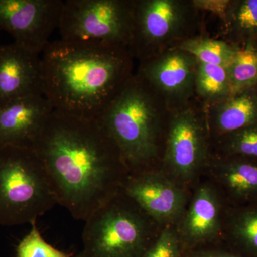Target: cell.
Segmentation results:
<instances>
[{
	"instance_id": "18",
	"label": "cell",
	"mask_w": 257,
	"mask_h": 257,
	"mask_svg": "<svg viewBox=\"0 0 257 257\" xmlns=\"http://www.w3.org/2000/svg\"><path fill=\"white\" fill-rule=\"evenodd\" d=\"M221 35V40L236 48L257 43V0H231Z\"/></svg>"
},
{
	"instance_id": "14",
	"label": "cell",
	"mask_w": 257,
	"mask_h": 257,
	"mask_svg": "<svg viewBox=\"0 0 257 257\" xmlns=\"http://www.w3.org/2000/svg\"><path fill=\"white\" fill-rule=\"evenodd\" d=\"M53 111V106L43 94L27 96L0 108V148H32Z\"/></svg>"
},
{
	"instance_id": "3",
	"label": "cell",
	"mask_w": 257,
	"mask_h": 257,
	"mask_svg": "<svg viewBox=\"0 0 257 257\" xmlns=\"http://www.w3.org/2000/svg\"><path fill=\"white\" fill-rule=\"evenodd\" d=\"M171 112L134 73L98 119L121 152L130 175L160 167Z\"/></svg>"
},
{
	"instance_id": "28",
	"label": "cell",
	"mask_w": 257,
	"mask_h": 257,
	"mask_svg": "<svg viewBox=\"0 0 257 257\" xmlns=\"http://www.w3.org/2000/svg\"><path fill=\"white\" fill-rule=\"evenodd\" d=\"M182 257H188L187 256V255L185 254V253H184V254Z\"/></svg>"
},
{
	"instance_id": "11",
	"label": "cell",
	"mask_w": 257,
	"mask_h": 257,
	"mask_svg": "<svg viewBox=\"0 0 257 257\" xmlns=\"http://www.w3.org/2000/svg\"><path fill=\"white\" fill-rule=\"evenodd\" d=\"M187 188L159 168L128 175L122 192L159 226H175L188 205Z\"/></svg>"
},
{
	"instance_id": "10",
	"label": "cell",
	"mask_w": 257,
	"mask_h": 257,
	"mask_svg": "<svg viewBox=\"0 0 257 257\" xmlns=\"http://www.w3.org/2000/svg\"><path fill=\"white\" fill-rule=\"evenodd\" d=\"M197 64L194 56L174 48L141 61L135 74L147 83L173 111L195 99Z\"/></svg>"
},
{
	"instance_id": "17",
	"label": "cell",
	"mask_w": 257,
	"mask_h": 257,
	"mask_svg": "<svg viewBox=\"0 0 257 257\" xmlns=\"http://www.w3.org/2000/svg\"><path fill=\"white\" fill-rule=\"evenodd\" d=\"M221 239L231 251L257 257V202L226 206Z\"/></svg>"
},
{
	"instance_id": "1",
	"label": "cell",
	"mask_w": 257,
	"mask_h": 257,
	"mask_svg": "<svg viewBox=\"0 0 257 257\" xmlns=\"http://www.w3.org/2000/svg\"><path fill=\"white\" fill-rule=\"evenodd\" d=\"M32 149L43 162L58 204L87 220L122 190L130 173L121 152L98 120L54 110Z\"/></svg>"
},
{
	"instance_id": "21",
	"label": "cell",
	"mask_w": 257,
	"mask_h": 257,
	"mask_svg": "<svg viewBox=\"0 0 257 257\" xmlns=\"http://www.w3.org/2000/svg\"><path fill=\"white\" fill-rule=\"evenodd\" d=\"M213 155L257 161V124L226 134L211 141Z\"/></svg>"
},
{
	"instance_id": "7",
	"label": "cell",
	"mask_w": 257,
	"mask_h": 257,
	"mask_svg": "<svg viewBox=\"0 0 257 257\" xmlns=\"http://www.w3.org/2000/svg\"><path fill=\"white\" fill-rule=\"evenodd\" d=\"M211 153L204 105L194 99L172 111L159 169L187 188L204 174Z\"/></svg>"
},
{
	"instance_id": "29",
	"label": "cell",
	"mask_w": 257,
	"mask_h": 257,
	"mask_svg": "<svg viewBox=\"0 0 257 257\" xmlns=\"http://www.w3.org/2000/svg\"><path fill=\"white\" fill-rule=\"evenodd\" d=\"M0 31H1V30H0Z\"/></svg>"
},
{
	"instance_id": "25",
	"label": "cell",
	"mask_w": 257,
	"mask_h": 257,
	"mask_svg": "<svg viewBox=\"0 0 257 257\" xmlns=\"http://www.w3.org/2000/svg\"><path fill=\"white\" fill-rule=\"evenodd\" d=\"M193 3L199 11L210 13L221 22L225 18L231 0H193Z\"/></svg>"
},
{
	"instance_id": "13",
	"label": "cell",
	"mask_w": 257,
	"mask_h": 257,
	"mask_svg": "<svg viewBox=\"0 0 257 257\" xmlns=\"http://www.w3.org/2000/svg\"><path fill=\"white\" fill-rule=\"evenodd\" d=\"M35 94H43L40 55L15 42L0 45V108Z\"/></svg>"
},
{
	"instance_id": "5",
	"label": "cell",
	"mask_w": 257,
	"mask_h": 257,
	"mask_svg": "<svg viewBox=\"0 0 257 257\" xmlns=\"http://www.w3.org/2000/svg\"><path fill=\"white\" fill-rule=\"evenodd\" d=\"M122 190L85 221L84 257H143L159 231Z\"/></svg>"
},
{
	"instance_id": "9",
	"label": "cell",
	"mask_w": 257,
	"mask_h": 257,
	"mask_svg": "<svg viewBox=\"0 0 257 257\" xmlns=\"http://www.w3.org/2000/svg\"><path fill=\"white\" fill-rule=\"evenodd\" d=\"M64 3L61 0H0V30L8 32L17 45L40 55L60 26Z\"/></svg>"
},
{
	"instance_id": "15",
	"label": "cell",
	"mask_w": 257,
	"mask_h": 257,
	"mask_svg": "<svg viewBox=\"0 0 257 257\" xmlns=\"http://www.w3.org/2000/svg\"><path fill=\"white\" fill-rule=\"evenodd\" d=\"M204 174L210 177L228 205L257 202V161L211 153Z\"/></svg>"
},
{
	"instance_id": "26",
	"label": "cell",
	"mask_w": 257,
	"mask_h": 257,
	"mask_svg": "<svg viewBox=\"0 0 257 257\" xmlns=\"http://www.w3.org/2000/svg\"><path fill=\"white\" fill-rule=\"evenodd\" d=\"M188 257H247L226 248L217 249H197L185 253Z\"/></svg>"
},
{
	"instance_id": "22",
	"label": "cell",
	"mask_w": 257,
	"mask_h": 257,
	"mask_svg": "<svg viewBox=\"0 0 257 257\" xmlns=\"http://www.w3.org/2000/svg\"><path fill=\"white\" fill-rule=\"evenodd\" d=\"M227 70L233 93L256 85L257 43L239 48Z\"/></svg>"
},
{
	"instance_id": "8",
	"label": "cell",
	"mask_w": 257,
	"mask_h": 257,
	"mask_svg": "<svg viewBox=\"0 0 257 257\" xmlns=\"http://www.w3.org/2000/svg\"><path fill=\"white\" fill-rule=\"evenodd\" d=\"M136 0H67L59 30L61 39L128 47Z\"/></svg>"
},
{
	"instance_id": "20",
	"label": "cell",
	"mask_w": 257,
	"mask_h": 257,
	"mask_svg": "<svg viewBox=\"0 0 257 257\" xmlns=\"http://www.w3.org/2000/svg\"><path fill=\"white\" fill-rule=\"evenodd\" d=\"M177 48L194 56L199 62L226 67L231 64L239 48L221 39L199 35L186 40Z\"/></svg>"
},
{
	"instance_id": "19",
	"label": "cell",
	"mask_w": 257,
	"mask_h": 257,
	"mask_svg": "<svg viewBox=\"0 0 257 257\" xmlns=\"http://www.w3.org/2000/svg\"><path fill=\"white\" fill-rule=\"evenodd\" d=\"M226 67L203 63L198 61L194 95L204 107L214 105L232 94Z\"/></svg>"
},
{
	"instance_id": "4",
	"label": "cell",
	"mask_w": 257,
	"mask_h": 257,
	"mask_svg": "<svg viewBox=\"0 0 257 257\" xmlns=\"http://www.w3.org/2000/svg\"><path fill=\"white\" fill-rule=\"evenodd\" d=\"M58 204L46 168L32 148H0V226L31 224Z\"/></svg>"
},
{
	"instance_id": "23",
	"label": "cell",
	"mask_w": 257,
	"mask_h": 257,
	"mask_svg": "<svg viewBox=\"0 0 257 257\" xmlns=\"http://www.w3.org/2000/svg\"><path fill=\"white\" fill-rule=\"evenodd\" d=\"M37 221L31 223V230L17 247V257H73L47 242L37 228Z\"/></svg>"
},
{
	"instance_id": "16",
	"label": "cell",
	"mask_w": 257,
	"mask_h": 257,
	"mask_svg": "<svg viewBox=\"0 0 257 257\" xmlns=\"http://www.w3.org/2000/svg\"><path fill=\"white\" fill-rule=\"evenodd\" d=\"M211 141L226 134L257 124V84L232 93L205 108Z\"/></svg>"
},
{
	"instance_id": "27",
	"label": "cell",
	"mask_w": 257,
	"mask_h": 257,
	"mask_svg": "<svg viewBox=\"0 0 257 257\" xmlns=\"http://www.w3.org/2000/svg\"><path fill=\"white\" fill-rule=\"evenodd\" d=\"M73 257H84V256H83L82 251H80V252L77 253V254L74 255Z\"/></svg>"
},
{
	"instance_id": "24",
	"label": "cell",
	"mask_w": 257,
	"mask_h": 257,
	"mask_svg": "<svg viewBox=\"0 0 257 257\" xmlns=\"http://www.w3.org/2000/svg\"><path fill=\"white\" fill-rule=\"evenodd\" d=\"M184 254L175 226L162 227L143 257H182Z\"/></svg>"
},
{
	"instance_id": "12",
	"label": "cell",
	"mask_w": 257,
	"mask_h": 257,
	"mask_svg": "<svg viewBox=\"0 0 257 257\" xmlns=\"http://www.w3.org/2000/svg\"><path fill=\"white\" fill-rule=\"evenodd\" d=\"M226 201L210 181L199 184L175 227L184 253L222 239Z\"/></svg>"
},
{
	"instance_id": "2",
	"label": "cell",
	"mask_w": 257,
	"mask_h": 257,
	"mask_svg": "<svg viewBox=\"0 0 257 257\" xmlns=\"http://www.w3.org/2000/svg\"><path fill=\"white\" fill-rule=\"evenodd\" d=\"M43 95L54 110L98 120L133 75L127 47L60 40L42 52Z\"/></svg>"
},
{
	"instance_id": "6",
	"label": "cell",
	"mask_w": 257,
	"mask_h": 257,
	"mask_svg": "<svg viewBox=\"0 0 257 257\" xmlns=\"http://www.w3.org/2000/svg\"><path fill=\"white\" fill-rule=\"evenodd\" d=\"M202 14L193 0H136L132 57L140 62L205 35Z\"/></svg>"
}]
</instances>
